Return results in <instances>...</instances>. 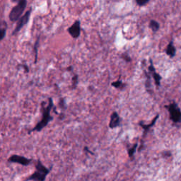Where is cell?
Listing matches in <instances>:
<instances>
[{"label": "cell", "mask_w": 181, "mask_h": 181, "mask_svg": "<svg viewBox=\"0 0 181 181\" xmlns=\"http://www.w3.org/2000/svg\"><path fill=\"white\" fill-rule=\"evenodd\" d=\"M53 100L52 98H49V103L47 107H43V117L42 120L36 125V126L28 132V134H30L33 132H40L47 125L49 122L52 120L53 117L50 115V112L53 108Z\"/></svg>", "instance_id": "1"}, {"label": "cell", "mask_w": 181, "mask_h": 181, "mask_svg": "<svg viewBox=\"0 0 181 181\" xmlns=\"http://www.w3.org/2000/svg\"><path fill=\"white\" fill-rule=\"evenodd\" d=\"M36 171L25 181H45L47 175L50 172L51 168H47L43 165L40 160H38L35 165Z\"/></svg>", "instance_id": "2"}, {"label": "cell", "mask_w": 181, "mask_h": 181, "mask_svg": "<svg viewBox=\"0 0 181 181\" xmlns=\"http://www.w3.org/2000/svg\"><path fill=\"white\" fill-rule=\"evenodd\" d=\"M27 5V0H22V1L18 2V4L13 7L9 15V18L11 21L15 22L19 20L21 17Z\"/></svg>", "instance_id": "3"}, {"label": "cell", "mask_w": 181, "mask_h": 181, "mask_svg": "<svg viewBox=\"0 0 181 181\" xmlns=\"http://www.w3.org/2000/svg\"><path fill=\"white\" fill-rule=\"evenodd\" d=\"M165 108L168 110L170 119L174 123H181V110L179 108L178 104L175 102L171 103L168 106H165Z\"/></svg>", "instance_id": "4"}, {"label": "cell", "mask_w": 181, "mask_h": 181, "mask_svg": "<svg viewBox=\"0 0 181 181\" xmlns=\"http://www.w3.org/2000/svg\"><path fill=\"white\" fill-rule=\"evenodd\" d=\"M31 11H32V9L30 8L29 10L27 11L26 13H25V14L24 15V16L21 17V18L18 20V23H17L16 28H15L14 31H13L12 35H16V33H18V32L21 30V28L25 26V25H26L28 24V21H29V19H30Z\"/></svg>", "instance_id": "5"}, {"label": "cell", "mask_w": 181, "mask_h": 181, "mask_svg": "<svg viewBox=\"0 0 181 181\" xmlns=\"http://www.w3.org/2000/svg\"><path fill=\"white\" fill-rule=\"evenodd\" d=\"M67 31L73 38L77 39L81 34V21L79 20L76 21L69 28H68Z\"/></svg>", "instance_id": "6"}, {"label": "cell", "mask_w": 181, "mask_h": 181, "mask_svg": "<svg viewBox=\"0 0 181 181\" xmlns=\"http://www.w3.org/2000/svg\"><path fill=\"white\" fill-rule=\"evenodd\" d=\"M8 161L10 162V163H19L21 165H30L31 163L32 160L30 159H27V158L22 157V156H19V155H12L11 157L9 158Z\"/></svg>", "instance_id": "7"}, {"label": "cell", "mask_w": 181, "mask_h": 181, "mask_svg": "<svg viewBox=\"0 0 181 181\" xmlns=\"http://www.w3.org/2000/svg\"><path fill=\"white\" fill-rule=\"evenodd\" d=\"M150 66H148V71H149L150 73L152 74V77H153L154 81H155L156 85L158 87H159L161 86V77L160 76L159 74H158L157 72H156L155 67H154L153 63H152V60H150Z\"/></svg>", "instance_id": "8"}, {"label": "cell", "mask_w": 181, "mask_h": 181, "mask_svg": "<svg viewBox=\"0 0 181 181\" xmlns=\"http://www.w3.org/2000/svg\"><path fill=\"white\" fill-rule=\"evenodd\" d=\"M121 119L117 112H113L110 116V120L109 123V127L111 129L115 128L120 125Z\"/></svg>", "instance_id": "9"}, {"label": "cell", "mask_w": 181, "mask_h": 181, "mask_svg": "<svg viewBox=\"0 0 181 181\" xmlns=\"http://www.w3.org/2000/svg\"><path fill=\"white\" fill-rule=\"evenodd\" d=\"M176 52V47H175L174 45H173V41H171L170 43H168V45H167L166 49H165V53L168 56L170 57L171 58H173V57H175Z\"/></svg>", "instance_id": "10"}, {"label": "cell", "mask_w": 181, "mask_h": 181, "mask_svg": "<svg viewBox=\"0 0 181 181\" xmlns=\"http://www.w3.org/2000/svg\"><path fill=\"white\" fill-rule=\"evenodd\" d=\"M159 115H157V116H156L154 118V120L151 121V123H150V124H148V125H144V124L142 122H140V123H139V125H140V126H141V127H142L143 129H144V137L145 136L146 133L147 132L148 130H149V129L151 128V127H153L154 125H155L156 122H157V120H158V118H159Z\"/></svg>", "instance_id": "11"}, {"label": "cell", "mask_w": 181, "mask_h": 181, "mask_svg": "<svg viewBox=\"0 0 181 181\" xmlns=\"http://www.w3.org/2000/svg\"><path fill=\"white\" fill-rule=\"evenodd\" d=\"M149 28H151L153 32H157L159 29L160 25L159 22H157L155 20H151L149 22Z\"/></svg>", "instance_id": "12"}, {"label": "cell", "mask_w": 181, "mask_h": 181, "mask_svg": "<svg viewBox=\"0 0 181 181\" xmlns=\"http://www.w3.org/2000/svg\"><path fill=\"white\" fill-rule=\"evenodd\" d=\"M137 146H138V144L136 143V144H134V145L132 146V147H128V148H127V151H128V156H129V158H131V159L134 158V156L135 152H136V149L137 148Z\"/></svg>", "instance_id": "13"}, {"label": "cell", "mask_w": 181, "mask_h": 181, "mask_svg": "<svg viewBox=\"0 0 181 181\" xmlns=\"http://www.w3.org/2000/svg\"><path fill=\"white\" fill-rule=\"evenodd\" d=\"M111 85L116 89H122V88H123L124 86H125V84H124L123 81H121L120 79H119L117 80V81H115V82L112 83Z\"/></svg>", "instance_id": "14"}, {"label": "cell", "mask_w": 181, "mask_h": 181, "mask_svg": "<svg viewBox=\"0 0 181 181\" xmlns=\"http://www.w3.org/2000/svg\"><path fill=\"white\" fill-rule=\"evenodd\" d=\"M150 0H136V3L137 5L140 6V7H143V6L146 5V4L149 2Z\"/></svg>", "instance_id": "15"}, {"label": "cell", "mask_w": 181, "mask_h": 181, "mask_svg": "<svg viewBox=\"0 0 181 181\" xmlns=\"http://www.w3.org/2000/svg\"><path fill=\"white\" fill-rule=\"evenodd\" d=\"M78 81H79V77H78L77 74H75L74 77L72 78V83H73V88L75 89L78 84Z\"/></svg>", "instance_id": "16"}, {"label": "cell", "mask_w": 181, "mask_h": 181, "mask_svg": "<svg viewBox=\"0 0 181 181\" xmlns=\"http://www.w3.org/2000/svg\"><path fill=\"white\" fill-rule=\"evenodd\" d=\"M6 33H7V28H2L0 30V39L1 41L4 38V37L6 36Z\"/></svg>", "instance_id": "17"}, {"label": "cell", "mask_w": 181, "mask_h": 181, "mask_svg": "<svg viewBox=\"0 0 181 181\" xmlns=\"http://www.w3.org/2000/svg\"><path fill=\"white\" fill-rule=\"evenodd\" d=\"M38 44H39V38H38L37 41L35 42V44L34 45V49L35 50V63L37 62V57H38Z\"/></svg>", "instance_id": "18"}, {"label": "cell", "mask_w": 181, "mask_h": 181, "mask_svg": "<svg viewBox=\"0 0 181 181\" xmlns=\"http://www.w3.org/2000/svg\"><path fill=\"white\" fill-rule=\"evenodd\" d=\"M123 58L124 59V60L127 61V62H130L131 61V58L129 56H128L127 54H123Z\"/></svg>", "instance_id": "19"}, {"label": "cell", "mask_w": 181, "mask_h": 181, "mask_svg": "<svg viewBox=\"0 0 181 181\" xmlns=\"http://www.w3.org/2000/svg\"><path fill=\"white\" fill-rule=\"evenodd\" d=\"M84 150H85V151H88V152H89V154H93V152H92V151H90V150H89V148H87V147H85V148H84Z\"/></svg>", "instance_id": "20"}, {"label": "cell", "mask_w": 181, "mask_h": 181, "mask_svg": "<svg viewBox=\"0 0 181 181\" xmlns=\"http://www.w3.org/2000/svg\"><path fill=\"white\" fill-rule=\"evenodd\" d=\"M11 1H12L13 2H19V1H22V0H11Z\"/></svg>", "instance_id": "21"}]
</instances>
